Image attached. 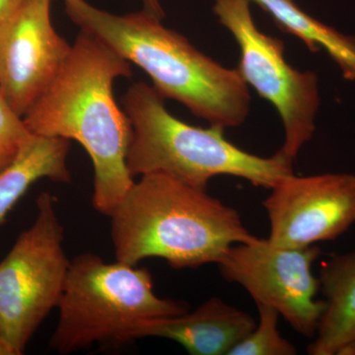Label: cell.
<instances>
[{"instance_id": "obj_3", "label": "cell", "mask_w": 355, "mask_h": 355, "mask_svg": "<svg viewBox=\"0 0 355 355\" xmlns=\"http://www.w3.org/2000/svg\"><path fill=\"white\" fill-rule=\"evenodd\" d=\"M140 177L110 216L116 261L159 258L177 270L195 268L256 239L237 210L207 191L162 173Z\"/></svg>"}, {"instance_id": "obj_4", "label": "cell", "mask_w": 355, "mask_h": 355, "mask_svg": "<svg viewBox=\"0 0 355 355\" xmlns=\"http://www.w3.org/2000/svg\"><path fill=\"white\" fill-rule=\"evenodd\" d=\"M164 100L141 81L123 95V111L132 125L127 164L132 177L162 173L207 191L212 178L227 175L270 190L294 174L293 163L279 153L266 158L242 150L225 139L222 128L193 127L179 120Z\"/></svg>"}, {"instance_id": "obj_7", "label": "cell", "mask_w": 355, "mask_h": 355, "mask_svg": "<svg viewBox=\"0 0 355 355\" xmlns=\"http://www.w3.org/2000/svg\"><path fill=\"white\" fill-rule=\"evenodd\" d=\"M214 12L239 46L240 76L279 114L284 142L279 153L293 163L316 130L320 106L316 73L299 71L287 64L284 42L259 30L250 0H216Z\"/></svg>"}, {"instance_id": "obj_13", "label": "cell", "mask_w": 355, "mask_h": 355, "mask_svg": "<svg viewBox=\"0 0 355 355\" xmlns=\"http://www.w3.org/2000/svg\"><path fill=\"white\" fill-rule=\"evenodd\" d=\"M69 140L30 135L15 159L0 170V224L33 184L41 179L69 183Z\"/></svg>"}, {"instance_id": "obj_17", "label": "cell", "mask_w": 355, "mask_h": 355, "mask_svg": "<svg viewBox=\"0 0 355 355\" xmlns=\"http://www.w3.org/2000/svg\"><path fill=\"white\" fill-rule=\"evenodd\" d=\"M23 1L24 0H0V22L10 17Z\"/></svg>"}, {"instance_id": "obj_1", "label": "cell", "mask_w": 355, "mask_h": 355, "mask_svg": "<svg viewBox=\"0 0 355 355\" xmlns=\"http://www.w3.org/2000/svg\"><path fill=\"white\" fill-rule=\"evenodd\" d=\"M132 74L130 62L80 31L57 77L23 116L33 135L84 147L94 169L93 207L109 217L135 183L127 164L132 125L113 92L116 79Z\"/></svg>"}, {"instance_id": "obj_2", "label": "cell", "mask_w": 355, "mask_h": 355, "mask_svg": "<svg viewBox=\"0 0 355 355\" xmlns=\"http://www.w3.org/2000/svg\"><path fill=\"white\" fill-rule=\"evenodd\" d=\"M69 19L150 77L164 99L175 100L209 125L236 128L250 113L249 86L237 69L198 51L156 16L140 11L116 15L87 0H64Z\"/></svg>"}, {"instance_id": "obj_9", "label": "cell", "mask_w": 355, "mask_h": 355, "mask_svg": "<svg viewBox=\"0 0 355 355\" xmlns=\"http://www.w3.org/2000/svg\"><path fill=\"white\" fill-rule=\"evenodd\" d=\"M263 200L272 245L305 248L333 241L355 222V176L289 175Z\"/></svg>"}, {"instance_id": "obj_6", "label": "cell", "mask_w": 355, "mask_h": 355, "mask_svg": "<svg viewBox=\"0 0 355 355\" xmlns=\"http://www.w3.org/2000/svg\"><path fill=\"white\" fill-rule=\"evenodd\" d=\"M37 214L0 261V355H21L58 308L70 261L55 198L42 193Z\"/></svg>"}, {"instance_id": "obj_8", "label": "cell", "mask_w": 355, "mask_h": 355, "mask_svg": "<svg viewBox=\"0 0 355 355\" xmlns=\"http://www.w3.org/2000/svg\"><path fill=\"white\" fill-rule=\"evenodd\" d=\"M320 254L315 245L279 247L256 238L229 248L217 265L222 277L246 289L256 304L277 310L298 334L312 338L324 310V301L316 299L320 279L312 272Z\"/></svg>"}, {"instance_id": "obj_18", "label": "cell", "mask_w": 355, "mask_h": 355, "mask_svg": "<svg viewBox=\"0 0 355 355\" xmlns=\"http://www.w3.org/2000/svg\"><path fill=\"white\" fill-rule=\"evenodd\" d=\"M144 3V11L156 16L159 19H162L165 16L162 6L160 4V0H142Z\"/></svg>"}, {"instance_id": "obj_16", "label": "cell", "mask_w": 355, "mask_h": 355, "mask_svg": "<svg viewBox=\"0 0 355 355\" xmlns=\"http://www.w3.org/2000/svg\"><path fill=\"white\" fill-rule=\"evenodd\" d=\"M31 132L0 94V170L15 159Z\"/></svg>"}, {"instance_id": "obj_14", "label": "cell", "mask_w": 355, "mask_h": 355, "mask_svg": "<svg viewBox=\"0 0 355 355\" xmlns=\"http://www.w3.org/2000/svg\"><path fill=\"white\" fill-rule=\"evenodd\" d=\"M266 11L280 29L297 37L311 51L324 49L342 69L355 79V37L336 31L305 13L293 0H250Z\"/></svg>"}, {"instance_id": "obj_5", "label": "cell", "mask_w": 355, "mask_h": 355, "mask_svg": "<svg viewBox=\"0 0 355 355\" xmlns=\"http://www.w3.org/2000/svg\"><path fill=\"white\" fill-rule=\"evenodd\" d=\"M58 308L50 347L60 354L94 345H125L135 340L144 322L190 310L183 301L159 297L146 268L106 263L91 253L70 261Z\"/></svg>"}, {"instance_id": "obj_11", "label": "cell", "mask_w": 355, "mask_h": 355, "mask_svg": "<svg viewBox=\"0 0 355 355\" xmlns=\"http://www.w3.org/2000/svg\"><path fill=\"white\" fill-rule=\"evenodd\" d=\"M251 315L211 297L195 311L149 320L140 324L133 340L162 338L179 343L193 355H228L256 327Z\"/></svg>"}, {"instance_id": "obj_10", "label": "cell", "mask_w": 355, "mask_h": 355, "mask_svg": "<svg viewBox=\"0 0 355 355\" xmlns=\"http://www.w3.org/2000/svg\"><path fill=\"white\" fill-rule=\"evenodd\" d=\"M71 51L51 20V0H24L0 22V94L16 114L51 85Z\"/></svg>"}, {"instance_id": "obj_15", "label": "cell", "mask_w": 355, "mask_h": 355, "mask_svg": "<svg viewBox=\"0 0 355 355\" xmlns=\"http://www.w3.org/2000/svg\"><path fill=\"white\" fill-rule=\"evenodd\" d=\"M259 323L235 345L228 355H295L293 343L279 330V313L270 306L257 304Z\"/></svg>"}, {"instance_id": "obj_12", "label": "cell", "mask_w": 355, "mask_h": 355, "mask_svg": "<svg viewBox=\"0 0 355 355\" xmlns=\"http://www.w3.org/2000/svg\"><path fill=\"white\" fill-rule=\"evenodd\" d=\"M319 279L324 310L308 354H355V252L333 254Z\"/></svg>"}]
</instances>
